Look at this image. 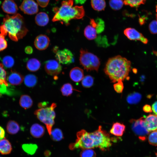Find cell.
Here are the masks:
<instances>
[{"label": "cell", "instance_id": "6da1fadb", "mask_svg": "<svg viewBox=\"0 0 157 157\" xmlns=\"http://www.w3.org/2000/svg\"><path fill=\"white\" fill-rule=\"evenodd\" d=\"M0 31L4 36L8 34L11 40L17 41L26 35L28 30L23 16L16 14L12 16L6 15L0 27Z\"/></svg>", "mask_w": 157, "mask_h": 157}, {"label": "cell", "instance_id": "7a4b0ae2", "mask_svg": "<svg viewBox=\"0 0 157 157\" xmlns=\"http://www.w3.org/2000/svg\"><path fill=\"white\" fill-rule=\"evenodd\" d=\"M131 69V62L118 55L108 59L104 70L111 82L115 83L119 80L123 81L127 79Z\"/></svg>", "mask_w": 157, "mask_h": 157}, {"label": "cell", "instance_id": "3957f363", "mask_svg": "<svg viewBox=\"0 0 157 157\" xmlns=\"http://www.w3.org/2000/svg\"><path fill=\"white\" fill-rule=\"evenodd\" d=\"M73 0L63 1L61 6L58 8H55V14L52 21L60 22L62 24L67 26L69 22L73 19H80L85 15V11L83 6H73Z\"/></svg>", "mask_w": 157, "mask_h": 157}, {"label": "cell", "instance_id": "277c9868", "mask_svg": "<svg viewBox=\"0 0 157 157\" xmlns=\"http://www.w3.org/2000/svg\"><path fill=\"white\" fill-rule=\"evenodd\" d=\"M56 106V104L53 103L49 106L40 108L34 112V114L38 119L45 125L50 135L52 130V126L55 123L56 113L54 109Z\"/></svg>", "mask_w": 157, "mask_h": 157}, {"label": "cell", "instance_id": "5b68a950", "mask_svg": "<svg viewBox=\"0 0 157 157\" xmlns=\"http://www.w3.org/2000/svg\"><path fill=\"white\" fill-rule=\"evenodd\" d=\"M80 63L87 71H98L100 63L99 58L87 50L81 49L80 51Z\"/></svg>", "mask_w": 157, "mask_h": 157}, {"label": "cell", "instance_id": "8992f818", "mask_svg": "<svg viewBox=\"0 0 157 157\" xmlns=\"http://www.w3.org/2000/svg\"><path fill=\"white\" fill-rule=\"evenodd\" d=\"M93 140L94 147H98L104 151L109 148L112 145L110 135L99 126L96 131L90 133Z\"/></svg>", "mask_w": 157, "mask_h": 157}, {"label": "cell", "instance_id": "52a82bcc", "mask_svg": "<svg viewBox=\"0 0 157 157\" xmlns=\"http://www.w3.org/2000/svg\"><path fill=\"white\" fill-rule=\"evenodd\" d=\"M77 139L75 143L71 144L69 146L71 150L81 148L83 149L95 148L94 140L88 133L84 130H81L76 134Z\"/></svg>", "mask_w": 157, "mask_h": 157}, {"label": "cell", "instance_id": "ba28073f", "mask_svg": "<svg viewBox=\"0 0 157 157\" xmlns=\"http://www.w3.org/2000/svg\"><path fill=\"white\" fill-rule=\"evenodd\" d=\"M145 117H143L137 119L130 120L132 131L141 141L146 140L149 132L146 126L144 120Z\"/></svg>", "mask_w": 157, "mask_h": 157}, {"label": "cell", "instance_id": "9c48e42d", "mask_svg": "<svg viewBox=\"0 0 157 157\" xmlns=\"http://www.w3.org/2000/svg\"><path fill=\"white\" fill-rule=\"evenodd\" d=\"M56 53V58L60 63L69 65L74 61V55L68 49L58 50Z\"/></svg>", "mask_w": 157, "mask_h": 157}, {"label": "cell", "instance_id": "30bf717a", "mask_svg": "<svg viewBox=\"0 0 157 157\" xmlns=\"http://www.w3.org/2000/svg\"><path fill=\"white\" fill-rule=\"evenodd\" d=\"M44 69L48 74L54 76L60 73L62 70V67L57 60H49L45 62Z\"/></svg>", "mask_w": 157, "mask_h": 157}, {"label": "cell", "instance_id": "8fae6325", "mask_svg": "<svg viewBox=\"0 0 157 157\" xmlns=\"http://www.w3.org/2000/svg\"><path fill=\"white\" fill-rule=\"evenodd\" d=\"M19 8L24 13L29 15L34 14L38 11V5L34 0H23Z\"/></svg>", "mask_w": 157, "mask_h": 157}, {"label": "cell", "instance_id": "7c38bea8", "mask_svg": "<svg viewBox=\"0 0 157 157\" xmlns=\"http://www.w3.org/2000/svg\"><path fill=\"white\" fill-rule=\"evenodd\" d=\"M124 33L127 38L131 40H139L144 44L148 43L147 39L142 33L134 28H126L124 30Z\"/></svg>", "mask_w": 157, "mask_h": 157}, {"label": "cell", "instance_id": "4fadbf2b", "mask_svg": "<svg viewBox=\"0 0 157 157\" xmlns=\"http://www.w3.org/2000/svg\"><path fill=\"white\" fill-rule=\"evenodd\" d=\"M50 41L49 38L47 35L40 34L35 38L34 44L38 49L40 50H44L48 47Z\"/></svg>", "mask_w": 157, "mask_h": 157}, {"label": "cell", "instance_id": "5bb4252c", "mask_svg": "<svg viewBox=\"0 0 157 157\" xmlns=\"http://www.w3.org/2000/svg\"><path fill=\"white\" fill-rule=\"evenodd\" d=\"M7 81L11 85H17L20 84L24 80L23 76L19 73L11 71L8 74Z\"/></svg>", "mask_w": 157, "mask_h": 157}, {"label": "cell", "instance_id": "9a60e30c", "mask_svg": "<svg viewBox=\"0 0 157 157\" xmlns=\"http://www.w3.org/2000/svg\"><path fill=\"white\" fill-rule=\"evenodd\" d=\"M1 8L4 12L9 14L15 15L18 10L17 5L12 0H5Z\"/></svg>", "mask_w": 157, "mask_h": 157}, {"label": "cell", "instance_id": "2e32d148", "mask_svg": "<svg viewBox=\"0 0 157 157\" xmlns=\"http://www.w3.org/2000/svg\"><path fill=\"white\" fill-rule=\"evenodd\" d=\"M144 122L146 128L149 132L157 130V115H149L145 118Z\"/></svg>", "mask_w": 157, "mask_h": 157}, {"label": "cell", "instance_id": "e0dca14e", "mask_svg": "<svg viewBox=\"0 0 157 157\" xmlns=\"http://www.w3.org/2000/svg\"><path fill=\"white\" fill-rule=\"evenodd\" d=\"M69 76L71 79L73 81L79 82L82 80L84 77L83 71L79 67H74L71 70Z\"/></svg>", "mask_w": 157, "mask_h": 157}, {"label": "cell", "instance_id": "ac0fdd59", "mask_svg": "<svg viewBox=\"0 0 157 157\" xmlns=\"http://www.w3.org/2000/svg\"><path fill=\"white\" fill-rule=\"evenodd\" d=\"M30 132L31 135L34 138H40L44 134L45 128L43 126L38 124H34L30 128Z\"/></svg>", "mask_w": 157, "mask_h": 157}, {"label": "cell", "instance_id": "d6986e66", "mask_svg": "<svg viewBox=\"0 0 157 157\" xmlns=\"http://www.w3.org/2000/svg\"><path fill=\"white\" fill-rule=\"evenodd\" d=\"M125 129V126L123 124L116 122L114 123L110 130V133L116 136H122Z\"/></svg>", "mask_w": 157, "mask_h": 157}, {"label": "cell", "instance_id": "ffe728a7", "mask_svg": "<svg viewBox=\"0 0 157 157\" xmlns=\"http://www.w3.org/2000/svg\"><path fill=\"white\" fill-rule=\"evenodd\" d=\"M12 150L11 143L6 138L0 140V153L2 155L10 154Z\"/></svg>", "mask_w": 157, "mask_h": 157}, {"label": "cell", "instance_id": "44dd1931", "mask_svg": "<svg viewBox=\"0 0 157 157\" xmlns=\"http://www.w3.org/2000/svg\"><path fill=\"white\" fill-rule=\"evenodd\" d=\"M49 20L48 15L43 12H41L38 13L35 18V21L36 24L41 26H46L48 24Z\"/></svg>", "mask_w": 157, "mask_h": 157}, {"label": "cell", "instance_id": "7402d4cb", "mask_svg": "<svg viewBox=\"0 0 157 157\" xmlns=\"http://www.w3.org/2000/svg\"><path fill=\"white\" fill-rule=\"evenodd\" d=\"M41 65V63L38 60L35 58H32L27 62L26 67L29 71L35 72L40 69Z\"/></svg>", "mask_w": 157, "mask_h": 157}, {"label": "cell", "instance_id": "603a6c76", "mask_svg": "<svg viewBox=\"0 0 157 157\" xmlns=\"http://www.w3.org/2000/svg\"><path fill=\"white\" fill-rule=\"evenodd\" d=\"M20 105L25 109L30 108L33 104V101L31 97L26 94L22 95L19 101Z\"/></svg>", "mask_w": 157, "mask_h": 157}, {"label": "cell", "instance_id": "cb8c5ba5", "mask_svg": "<svg viewBox=\"0 0 157 157\" xmlns=\"http://www.w3.org/2000/svg\"><path fill=\"white\" fill-rule=\"evenodd\" d=\"M84 33L85 37L89 40H93L97 37L96 30L91 25L86 26L84 30Z\"/></svg>", "mask_w": 157, "mask_h": 157}, {"label": "cell", "instance_id": "d4e9b609", "mask_svg": "<svg viewBox=\"0 0 157 157\" xmlns=\"http://www.w3.org/2000/svg\"><path fill=\"white\" fill-rule=\"evenodd\" d=\"M7 132L11 134H15L17 133L20 130V126L16 121L10 120L6 126Z\"/></svg>", "mask_w": 157, "mask_h": 157}, {"label": "cell", "instance_id": "484cf974", "mask_svg": "<svg viewBox=\"0 0 157 157\" xmlns=\"http://www.w3.org/2000/svg\"><path fill=\"white\" fill-rule=\"evenodd\" d=\"M24 83L25 85L28 87H34L36 84L38 79L37 77L34 75L28 74L26 75L24 79Z\"/></svg>", "mask_w": 157, "mask_h": 157}, {"label": "cell", "instance_id": "4316f807", "mask_svg": "<svg viewBox=\"0 0 157 157\" xmlns=\"http://www.w3.org/2000/svg\"><path fill=\"white\" fill-rule=\"evenodd\" d=\"M22 148L23 150L28 154L33 155L36 152L38 146L36 144L28 143L23 144Z\"/></svg>", "mask_w": 157, "mask_h": 157}, {"label": "cell", "instance_id": "83f0119b", "mask_svg": "<svg viewBox=\"0 0 157 157\" xmlns=\"http://www.w3.org/2000/svg\"><path fill=\"white\" fill-rule=\"evenodd\" d=\"M91 3L92 8L98 11L104 10L106 6L104 0H91Z\"/></svg>", "mask_w": 157, "mask_h": 157}, {"label": "cell", "instance_id": "f1b7e54d", "mask_svg": "<svg viewBox=\"0 0 157 157\" xmlns=\"http://www.w3.org/2000/svg\"><path fill=\"white\" fill-rule=\"evenodd\" d=\"M142 96L138 92H134L129 94L127 97V102L130 104H135L138 103L141 100Z\"/></svg>", "mask_w": 157, "mask_h": 157}, {"label": "cell", "instance_id": "f546056e", "mask_svg": "<svg viewBox=\"0 0 157 157\" xmlns=\"http://www.w3.org/2000/svg\"><path fill=\"white\" fill-rule=\"evenodd\" d=\"M60 91L63 96L68 97L70 96L74 90H76L73 88L71 84L67 83L64 84L60 88Z\"/></svg>", "mask_w": 157, "mask_h": 157}, {"label": "cell", "instance_id": "4dcf8cb0", "mask_svg": "<svg viewBox=\"0 0 157 157\" xmlns=\"http://www.w3.org/2000/svg\"><path fill=\"white\" fill-rule=\"evenodd\" d=\"M50 135L52 140L55 141H60L64 138L62 131L58 128H55L52 130Z\"/></svg>", "mask_w": 157, "mask_h": 157}, {"label": "cell", "instance_id": "1f68e13d", "mask_svg": "<svg viewBox=\"0 0 157 157\" xmlns=\"http://www.w3.org/2000/svg\"><path fill=\"white\" fill-rule=\"evenodd\" d=\"M1 63L5 68H10L13 66L15 63L14 58L10 56H6L3 58Z\"/></svg>", "mask_w": 157, "mask_h": 157}, {"label": "cell", "instance_id": "d6a6232c", "mask_svg": "<svg viewBox=\"0 0 157 157\" xmlns=\"http://www.w3.org/2000/svg\"><path fill=\"white\" fill-rule=\"evenodd\" d=\"M124 3L123 0H110L109 1V5L111 8L115 10L121 9Z\"/></svg>", "mask_w": 157, "mask_h": 157}, {"label": "cell", "instance_id": "836d02e7", "mask_svg": "<svg viewBox=\"0 0 157 157\" xmlns=\"http://www.w3.org/2000/svg\"><path fill=\"white\" fill-rule=\"evenodd\" d=\"M6 73L2 64L0 63V85H4L8 86L9 84L6 79Z\"/></svg>", "mask_w": 157, "mask_h": 157}, {"label": "cell", "instance_id": "e575fe53", "mask_svg": "<svg viewBox=\"0 0 157 157\" xmlns=\"http://www.w3.org/2000/svg\"><path fill=\"white\" fill-rule=\"evenodd\" d=\"M94 81V78L92 76L90 75H86L82 80V85L84 88H89L93 85Z\"/></svg>", "mask_w": 157, "mask_h": 157}, {"label": "cell", "instance_id": "d590c367", "mask_svg": "<svg viewBox=\"0 0 157 157\" xmlns=\"http://www.w3.org/2000/svg\"><path fill=\"white\" fill-rule=\"evenodd\" d=\"M146 0H124V4L131 7H137L142 4L145 3Z\"/></svg>", "mask_w": 157, "mask_h": 157}, {"label": "cell", "instance_id": "8d00e7d4", "mask_svg": "<svg viewBox=\"0 0 157 157\" xmlns=\"http://www.w3.org/2000/svg\"><path fill=\"white\" fill-rule=\"evenodd\" d=\"M148 139V142L150 144L157 146V130L154 131L150 133Z\"/></svg>", "mask_w": 157, "mask_h": 157}, {"label": "cell", "instance_id": "74e56055", "mask_svg": "<svg viewBox=\"0 0 157 157\" xmlns=\"http://www.w3.org/2000/svg\"><path fill=\"white\" fill-rule=\"evenodd\" d=\"M97 24L96 29L97 33H100L104 30L105 25L104 21L100 18H98L95 21Z\"/></svg>", "mask_w": 157, "mask_h": 157}, {"label": "cell", "instance_id": "f35d334b", "mask_svg": "<svg viewBox=\"0 0 157 157\" xmlns=\"http://www.w3.org/2000/svg\"><path fill=\"white\" fill-rule=\"evenodd\" d=\"M80 156L81 157H96V154L92 149H86L81 152Z\"/></svg>", "mask_w": 157, "mask_h": 157}, {"label": "cell", "instance_id": "ab89813d", "mask_svg": "<svg viewBox=\"0 0 157 157\" xmlns=\"http://www.w3.org/2000/svg\"><path fill=\"white\" fill-rule=\"evenodd\" d=\"M115 91L118 93H122L124 89V85L122 81L119 80L113 85Z\"/></svg>", "mask_w": 157, "mask_h": 157}, {"label": "cell", "instance_id": "60d3db41", "mask_svg": "<svg viewBox=\"0 0 157 157\" xmlns=\"http://www.w3.org/2000/svg\"><path fill=\"white\" fill-rule=\"evenodd\" d=\"M149 28L150 33L153 34L157 33V20H154L149 24Z\"/></svg>", "mask_w": 157, "mask_h": 157}, {"label": "cell", "instance_id": "b9f144b4", "mask_svg": "<svg viewBox=\"0 0 157 157\" xmlns=\"http://www.w3.org/2000/svg\"><path fill=\"white\" fill-rule=\"evenodd\" d=\"M7 47V43L5 36L0 34V51L5 49Z\"/></svg>", "mask_w": 157, "mask_h": 157}, {"label": "cell", "instance_id": "7bdbcfd3", "mask_svg": "<svg viewBox=\"0 0 157 157\" xmlns=\"http://www.w3.org/2000/svg\"><path fill=\"white\" fill-rule=\"evenodd\" d=\"M39 5L42 8L46 7L48 5L49 0H37Z\"/></svg>", "mask_w": 157, "mask_h": 157}, {"label": "cell", "instance_id": "ee69618b", "mask_svg": "<svg viewBox=\"0 0 157 157\" xmlns=\"http://www.w3.org/2000/svg\"><path fill=\"white\" fill-rule=\"evenodd\" d=\"M143 110L146 113H151L152 111V109L151 106L148 105H144L143 108Z\"/></svg>", "mask_w": 157, "mask_h": 157}, {"label": "cell", "instance_id": "f6af8a7d", "mask_svg": "<svg viewBox=\"0 0 157 157\" xmlns=\"http://www.w3.org/2000/svg\"><path fill=\"white\" fill-rule=\"evenodd\" d=\"M24 51L26 53L30 54L32 53L33 50L31 46H27L25 48Z\"/></svg>", "mask_w": 157, "mask_h": 157}, {"label": "cell", "instance_id": "bcb514c9", "mask_svg": "<svg viewBox=\"0 0 157 157\" xmlns=\"http://www.w3.org/2000/svg\"><path fill=\"white\" fill-rule=\"evenodd\" d=\"M5 135L4 129L0 126V140L5 138Z\"/></svg>", "mask_w": 157, "mask_h": 157}, {"label": "cell", "instance_id": "7dc6e473", "mask_svg": "<svg viewBox=\"0 0 157 157\" xmlns=\"http://www.w3.org/2000/svg\"><path fill=\"white\" fill-rule=\"evenodd\" d=\"M152 109L154 113L157 115V101L155 102L152 105Z\"/></svg>", "mask_w": 157, "mask_h": 157}, {"label": "cell", "instance_id": "c3c4849f", "mask_svg": "<svg viewBox=\"0 0 157 157\" xmlns=\"http://www.w3.org/2000/svg\"><path fill=\"white\" fill-rule=\"evenodd\" d=\"M51 152L49 150H46L45 151L44 153V156L46 157H49L51 154Z\"/></svg>", "mask_w": 157, "mask_h": 157}, {"label": "cell", "instance_id": "681fc988", "mask_svg": "<svg viewBox=\"0 0 157 157\" xmlns=\"http://www.w3.org/2000/svg\"><path fill=\"white\" fill-rule=\"evenodd\" d=\"M86 0H75L76 4H82L85 3Z\"/></svg>", "mask_w": 157, "mask_h": 157}, {"label": "cell", "instance_id": "f907efd6", "mask_svg": "<svg viewBox=\"0 0 157 157\" xmlns=\"http://www.w3.org/2000/svg\"><path fill=\"white\" fill-rule=\"evenodd\" d=\"M3 15L1 14L0 13V17L3 16Z\"/></svg>", "mask_w": 157, "mask_h": 157}, {"label": "cell", "instance_id": "816d5d0a", "mask_svg": "<svg viewBox=\"0 0 157 157\" xmlns=\"http://www.w3.org/2000/svg\"><path fill=\"white\" fill-rule=\"evenodd\" d=\"M156 157H157V151L156 152Z\"/></svg>", "mask_w": 157, "mask_h": 157}, {"label": "cell", "instance_id": "f5cc1de1", "mask_svg": "<svg viewBox=\"0 0 157 157\" xmlns=\"http://www.w3.org/2000/svg\"><path fill=\"white\" fill-rule=\"evenodd\" d=\"M156 19H157V13L156 14Z\"/></svg>", "mask_w": 157, "mask_h": 157}, {"label": "cell", "instance_id": "db71d44e", "mask_svg": "<svg viewBox=\"0 0 157 157\" xmlns=\"http://www.w3.org/2000/svg\"><path fill=\"white\" fill-rule=\"evenodd\" d=\"M0 157H2L0 156Z\"/></svg>", "mask_w": 157, "mask_h": 157}, {"label": "cell", "instance_id": "11a10c76", "mask_svg": "<svg viewBox=\"0 0 157 157\" xmlns=\"http://www.w3.org/2000/svg\"></svg>", "mask_w": 157, "mask_h": 157}]
</instances>
